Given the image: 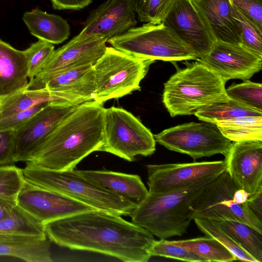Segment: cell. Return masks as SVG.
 <instances>
[{
  "mask_svg": "<svg viewBox=\"0 0 262 262\" xmlns=\"http://www.w3.org/2000/svg\"><path fill=\"white\" fill-rule=\"evenodd\" d=\"M121 216L92 210L43 225L47 237L60 247L98 253L125 262L148 261L154 235Z\"/></svg>",
  "mask_w": 262,
  "mask_h": 262,
  "instance_id": "1",
  "label": "cell"
},
{
  "mask_svg": "<svg viewBox=\"0 0 262 262\" xmlns=\"http://www.w3.org/2000/svg\"><path fill=\"white\" fill-rule=\"evenodd\" d=\"M105 108L94 100L78 105L56 127L30 162L41 168L74 169L102 145Z\"/></svg>",
  "mask_w": 262,
  "mask_h": 262,
  "instance_id": "2",
  "label": "cell"
},
{
  "mask_svg": "<svg viewBox=\"0 0 262 262\" xmlns=\"http://www.w3.org/2000/svg\"><path fill=\"white\" fill-rule=\"evenodd\" d=\"M215 178L169 192H148L130 214L132 222L160 239L183 235L192 220L190 206Z\"/></svg>",
  "mask_w": 262,
  "mask_h": 262,
  "instance_id": "3",
  "label": "cell"
},
{
  "mask_svg": "<svg viewBox=\"0 0 262 262\" xmlns=\"http://www.w3.org/2000/svg\"><path fill=\"white\" fill-rule=\"evenodd\" d=\"M225 82L197 61L178 70L164 84L163 102L171 117L195 115L229 100Z\"/></svg>",
  "mask_w": 262,
  "mask_h": 262,
  "instance_id": "4",
  "label": "cell"
},
{
  "mask_svg": "<svg viewBox=\"0 0 262 262\" xmlns=\"http://www.w3.org/2000/svg\"><path fill=\"white\" fill-rule=\"evenodd\" d=\"M23 172L27 182L66 195L96 210L130 215L138 205L91 182L74 169L52 170L26 162Z\"/></svg>",
  "mask_w": 262,
  "mask_h": 262,
  "instance_id": "5",
  "label": "cell"
},
{
  "mask_svg": "<svg viewBox=\"0 0 262 262\" xmlns=\"http://www.w3.org/2000/svg\"><path fill=\"white\" fill-rule=\"evenodd\" d=\"M249 193L238 187L225 170L215 177L189 207L191 220L233 221L262 234V222L247 205Z\"/></svg>",
  "mask_w": 262,
  "mask_h": 262,
  "instance_id": "6",
  "label": "cell"
},
{
  "mask_svg": "<svg viewBox=\"0 0 262 262\" xmlns=\"http://www.w3.org/2000/svg\"><path fill=\"white\" fill-rule=\"evenodd\" d=\"M155 61L107 47L93 66L96 83L93 100L103 104L140 90V82Z\"/></svg>",
  "mask_w": 262,
  "mask_h": 262,
  "instance_id": "7",
  "label": "cell"
},
{
  "mask_svg": "<svg viewBox=\"0 0 262 262\" xmlns=\"http://www.w3.org/2000/svg\"><path fill=\"white\" fill-rule=\"evenodd\" d=\"M106 42L119 50L154 61L173 62L197 59L192 49L163 22L146 23L133 27Z\"/></svg>",
  "mask_w": 262,
  "mask_h": 262,
  "instance_id": "8",
  "label": "cell"
},
{
  "mask_svg": "<svg viewBox=\"0 0 262 262\" xmlns=\"http://www.w3.org/2000/svg\"><path fill=\"white\" fill-rule=\"evenodd\" d=\"M155 150L154 135L138 118L122 108H105L99 151L132 162L137 156H150Z\"/></svg>",
  "mask_w": 262,
  "mask_h": 262,
  "instance_id": "9",
  "label": "cell"
},
{
  "mask_svg": "<svg viewBox=\"0 0 262 262\" xmlns=\"http://www.w3.org/2000/svg\"><path fill=\"white\" fill-rule=\"evenodd\" d=\"M154 137L156 142L168 149L187 155L194 160L225 155L232 143L215 124L206 122L179 125Z\"/></svg>",
  "mask_w": 262,
  "mask_h": 262,
  "instance_id": "10",
  "label": "cell"
},
{
  "mask_svg": "<svg viewBox=\"0 0 262 262\" xmlns=\"http://www.w3.org/2000/svg\"><path fill=\"white\" fill-rule=\"evenodd\" d=\"M77 105L62 100L51 101L15 131L14 161H29L56 127Z\"/></svg>",
  "mask_w": 262,
  "mask_h": 262,
  "instance_id": "11",
  "label": "cell"
},
{
  "mask_svg": "<svg viewBox=\"0 0 262 262\" xmlns=\"http://www.w3.org/2000/svg\"><path fill=\"white\" fill-rule=\"evenodd\" d=\"M148 192H169L216 177L226 169L225 160L187 163L149 164Z\"/></svg>",
  "mask_w": 262,
  "mask_h": 262,
  "instance_id": "12",
  "label": "cell"
},
{
  "mask_svg": "<svg viewBox=\"0 0 262 262\" xmlns=\"http://www.w3.org/2000/svg\"><path fill=\"white\" fill-rule=\"evenodd\" d=\"M136 14L133 0H106L91 11L81 31L70 41L96 39L107 41L135 27Z\"/></svg>",
  "mask_w": 262,
  "mask_h": 262,
  "instance_id": "13",
  "label": "cell"
},
{
  "mask_svg": "<svg viewBox=\"0 0 262 262\" xmlns=\"http://www.w3.org/2000/svg\"><path fill=\"white\" fill-rule=\"evenodd\" d=\"M163 23L192 49L197 59L207 55L216 41L192 0H176Z\"/></svg>",
  "mask_w": 262,
  "mask_h": 262,
  "instance_id": "14",
  "label": "cell"
},
{
  "mask_svg": "<svg viewBox=\"0 0 262 262\" xmlns=\"http://www.w3.org/2000/svg\"><path fill=\"white\" fill-rule=\"evenodd\" d=\"M16 199L18 206L43 224L96 210L66 195L38 187L26 181Z\"/></svg>",
  "mask_w": 262,
  "mask_h": 262,
  "instance_id": "15",
  "label": "cell"
},
{
  "mask_svg": "<svg viewBox=\"0 0 262 262\" xmlns=\"http://www.w3.org/2000/svg\"><path fill=\"white\" fill-rule=\"evenodd\" d=\"M225 82L248 80L262 67V56L243 46L216 40L210 52L196 59Z\"/></svg>",
  "mask_w": 262,
  "mask_h": 262,
  "instance_id": "16",
  "label": "cell"
},
{
  "mask_svg": "<svg viewBox=\"0 0 262 262\" xmlns=\"http://www.w3.org/2000/svg\"><path fill=\"white\" fill-rule=\"evenodd\" d=\"M43 88L74 105L93 100L96 91L93 66L75 67L45 79H30L25 89L36 90Z\"/></svg>",
  "mask_w": 262,
  "mask_h": 262,
  "instance_id": "17",
  "label": "cell"
},
{
  "mask_svg": "<svg viewBox=\"0 0 262 262\" xmlns=\"http://www.w3.org/2000/svg\"><path fill=\"white\" fill-rule=\"evenodd\" d=\"M224 155L226 170L238 187L249 194L262 187V140L234 142Z\"/></svg>",
  "mask_w": 262,
  "mask_h": 262,
  "instance_id": "18",
  "label": "cell"
},
{
  "mask_svg": "<svg viewBox=\"0 0 262 262\" xmlns=\"http://www.w3.org/2000/svg\"><path fill=\"white\" fill-rule=\"evenodd\" d=\"M106 42V40L102 39L77 42L69 41L54 50L45 66L32 79H45L75 67L94 66L104 54Z\"/></svg>",
  "mask_w": 262,
  "mask_h": 262,
  "instance_id": "19",
  "label": "cell"
},
{
  "mask_svg": "<svg viewBox=\"0 0 262 262\" xmlns=\"http://www.w3.org/2000/svg\"><path fill=\"white\" fill-rule=\"evenodd\" d=\"M216 40L241 44V31L229 0H192Z\"/></svg>",
  "mask_w": 262,
  "mask_h": 262,
  "instance_id": "20",
  "label": "cell"
},
{
  "mask_svg": "<svg viewBox=\"0 0 262 262\" xmlns=\"http://www.w3.org/2000/svg\"><path fill=\"white\" fill-rule=\"evenodd\" d=\"M28 78L24 51L0 39V97L25 89Z\"/></svg>",
  "mask_w": 262,
  "mask_h": 262,
  "instance_id": "21",
  "label": "cell"
},
{
  "mask_svg": "<svg viewBox=\"0 0 262 262\" xmlns=\"http://www.w3.org/2000/svg\"><path fill=\"white\" fill-rule=\"evenodd\" d=\"M77 171L91 182L138 204L144 199L148 193L141 178L137 174L106 170Z\"/></svg>",
  "mask_w": 262,
  "mask_h": 262,
  "instance_id": "22",
  "label": "cell"
},
{
  "mask_svg": "<svg viewBox=\"0 0 262 262\" xmlns=\"http://www.w3.org/2000/svg\"><path fill=\"white\" fill-rule=\"evenodd\" d=\"M50 245L47 237L0 234V256H11L28 262H51Z\"/></svg>",
  "mask_w": 262,
  "mask_h": 262,
  "instance_id": "23",
  "label": "cell"
},
{
  "mask_svg": "<svg viewBox=\"0 0 262 262\" xmlns=\"http://www.w3.org/2000/svg\"><path fill=\"white\" fill-rule=\"evenodd\" d=\"M23 20L32 35L52 44L63 42L70 34V27L66 19L38 8L25 12Z\"/></svg>",
  "mask_w": 262,
  "mask_h": 262,
  "instance_id": "24",
  "label": "cell"
},
{
  "mask_svg": "<svg viewBox=\"0 0 262 262\" xmlns=\"http://www.w3.org/2000/svg\"><path fill=\"white\" fill-rule=\"evenodd\" d=\"M56 100L67 102L57 94L50 92L46 88L36 90L24 89L12 94L0 97V119L24 111L40 103Z\"/></svg>",
  "mask_w": 262,
  "mask_h": 262,
  "instance_id": "25",
  "label": "cell"
},
{
  "mask_svg": "<svg viewBox=\"0 0 262 262\" xmlns=\"http://www.w3.org/2000/svg\"><path fill=\"white\" fill-rule=\"evenodd\" d=\"M215 124L231 141L262 140V116L236 117Z\"/></svg>",
  "mask_w": 262,
  "mask_h": 262,
  "instance_id": "26",
  "label": "cell"
},
{
  "mask_svg": "<svg viewBox=\"0 0 262 262\" xmlns=\"http://www.w3.org/2000/svg\"><path fill=\"white\" fill-rule=\"evenodd\" d=\"M169 242L201 257L204 261L228 262L236 260L230 251L211 236Z\"/></svg>",
  "mask_w": 262,
  "mask_h": 262,
  "instance_id": "27",
  "label": "cell"
},
{
  "mask_svg": "<svg viewBox=\"0 0 262 262\" xmlns=\"http://www.w3.org/2000/svg\"><path fill=\"white\" fill-rule=\"evenodd\" d=\"M215 222L257 262L262 261V234L251 227L238 222Z\"/></svg>",
  "mask_w": 262,
  "mask_h": 262,
  "instance_id": "28",
  "label": "cell"
},
{
  "mask_svg": "<svg viewBox=\"0 0 262 262\" xmlns=\"http://www.w3.org/2000/svg\"><path fill=\"white\" fill-rule=\"evenodd\" d=\"M194 115L201 121L215 124L217 122L236 117L262 116V112L229 99L227 102L207 106Z\"/></svg>",
  "mask_w": 262,
  "mask_h": 262,
  "instance_id": "29",
  "label": "cell"
},
{
  "mask_svg": "<svg viewBox=\"0 0 262 262\" xmlns=\"http://www.w3.org/2000/svg\"><path fill=\"white\" fill-rule=\"evenodd\" d=\"M0 234L47 237L43 224L18 205L10 215L0 220Z\"/></svg>",
  "mask_w": 262,
  "mask_h": 262,
  "instance_id": "30",
  "label": "cell"
},
{
  "mask_svg": "<svg viewBox=\"0 0 262 262\" xmlns=\"http://www.w3.org/2000/svg\"><path fill=\"white\" fill-rule=\"evenodd\" d=\"M193 220L202 232L206 236L213 237L219 241L235 256L236 260L257 262L254 257L224 231L215 221L202 218H196Z\"/></svg>",
  "mask_w": 262,
  "mask_h": 262,
  "instance_id": "31",
  "label": "cell"
},
{
  "mask_svg": "<svg viewBox=\"0 0 262 262\" xmlns=\"http://www.w3.org/2000/svg\"><path fill=\"white\" fill-rule=\"evenodd\" d=\"M226 92L230 99L262 112L261 83L246 80L232 84Z\"/></svg>",
  "mask_w": 262,
  "mask_h": 262,
  "instance_id": "32",
  "label": "cell"
},
{
  "mask_svg": "<svg viewBox=\"0 0 262 262\" xmlns=\"http://www.w3.org/2000/svg\"><path fill=\"white\" fill-rule=\"evenodd\" d=\"M54 44L39 39L24 51L28 77H35L49 60L55 49Z\"/></svg>",
  "mask_w": 262,
  "mask_h": 262,
  "instance_id": "33",
  "label": "cell"
},
{
  "mask_svg": "<svg viewBox=\"0 0 262 262\" xmlns=\"http://www.w3.org/2000/svg\"><path fill=\"white\" fill-rule=\"evenodd\" d=\"M233 9L234 16L241 31V44L252 52L262 56V30L234 7Z\"/></svg>",
  "mask_w": 262,
  "mask_h": 262,
  "instance_id": "34",
  "label": "cell"
},
{
  "mask_svg": "<svg viewBox=\"0 0 262 262\" xmlns=\"http://www.w3.org/2000/svg\"><path fill=\"white\" fill-rule=\"evenodd\" d=\"M176 0H144L135 8L138 20L158 24L163 21Z\"/></svg>",
  "mask_w": 262,
  "mask_h": 262,
  "instance_id": "35",
  "label": "cell"
},
{
  "mask_svg": "<svg viewBox=\"0 0 262 262\" xmlns=\"http://www.w3.org/2000/svg\"><path fill=\"white\" fill-rule=\"evenodd\" d=\"M148 252L151 256H161L190 262L204 261L201 257L165 239L155 240Z\"/></svg>",
  "mask_w": 262,
  "mask_h": 262,
  "instance_id": "36",
  "label": "cell"
},
{
  "mask_svg": "<svg viewBox=\"0 0 262 262\" xmlns=\"http://www.w3.org/2000/svg\"><path fill=\"white\" fill-rule=\"evenodd\" d=\"M25 181L23 169L14 164L0 166V196H17Z\"/></svg>",
  "mask_w": 262,
  "mask_h": 262,
  "instance_id": "37",
  "label": "cell"
},
{
  "mask_svg": "<svg viewBox=\"0 0 262 262\" xmlns=\"http://www.w3.org/2000/svg\"><path fill=\"white\" fill-rule=\"evenodd\" d=\"M51 102V101H50ZM50 102L36 104L31 108L0 119V132L16 131L26 124L36 113L46 106Z\"/></svg>",
  "mask_w": 262,
  "mask_h": 262,
  "instance_id": "38",
  "label": "cell"
},
{
  "mask_svg": "<svg viewBox=\"0 0 262 262\" xmlns=\"http://www.w3.org/2000/svg\"><path fill=\"white\" fill-rule=\"evenodd\" d=\"M229 1L233 7L262 30V1L259 0Z\"/></svg>",
  "mask_w": 262,
  "mask_h": 262,
  "instance_id": "39",
  "label": "cell"
},
{
  "mask_svg": "<svg viewBox=\"0 0 262 262\" xmlns=\"http://www.w3.org/2000/svg\"><path fill=\"white\" fill-rule=\"evenodd\" d=\"M14 131L0 132V166L13 165Z\"/></svg>",
  "mask_w": 262,
  "mask_h": 262,
  "instance_id": "40",
  "label": "cell"
},
{
  "mask_svg": "<svg viewBox=\"0 0 262 262\" xmlns=\"http://www.w3.org/2000/svg\"><path fill=\"white\" fill-rule=\"evenodd\" d=\"M54 9L79 10L89 5L92 0H51Z\"/></svg>",
  "mask_w": 262,
  "mask_h": 262,
  "instance_id": "41",
  "label": "cell"
},
{
  "mask_svg": "<svg viewBox=\"0 0 262 262\" xmlns=\"http://www.w3.org/2000/svg\"><path fill=\"white\" fill-rule=\"evenodd\" d=\"M247 205L251 211L260 220L262 219V187L249 194Z\"/></svg>",
  "mask_w": 262,
  "mask_h": 262,
  "instance_id": "42",
  "label": "cell"
},
{
  "mask_svg": "<svg viewBox=\"0 0 262 262\" xmlns=\"http://www.w3.org/2000/svg\"><path fill=\"white\" fill-rule=\"evenodd\" d=\"M16 196H0V220L12 214L17 205Z\"/></svg>",
  "mask_w": 262,
  "mask_h": 262,
  "instance_id": "43",
  "label": "cell"
},
{
  "mask_svg": "<svg viewBox=\"0 0 262 262\" xmlns=\"http://www.w3.org/2000/svg\"><path fill=\"white\" fill-rule=\"evenodd\" d=\"M144 0H133L135 8L140 5Z\"/></svg>",
  "mask_w": 262,
  "mask_h": 262,
  "instance_id": "44",
  "label": "cell"
},
{
  "mask_svg": "<svg viewBox=\"0 0 262 262\" xmlns=\"http://www.w3.org/2000/svg\"><path fill=\"white\" fill-rule=\"evenodd\" d=\"M259 1H262V0H259Z\"/></svg>",
  "mask_w": 262,
  "mask_h": 262,
  "instance_id": "45",
  "label": "cell"
}]
</instances>
